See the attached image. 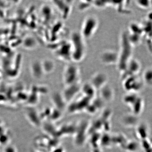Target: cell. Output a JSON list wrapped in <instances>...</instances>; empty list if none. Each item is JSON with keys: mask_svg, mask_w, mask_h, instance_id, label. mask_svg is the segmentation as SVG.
<instances>
[{"mask_svg": "<svg viewBox=\"0 0 152 152\" xmlns=\"http://www.w3.org/2000/svg\"><path fill=\"white\" fill-rule=\"evenodd\" d=\"M69 40L72 48V61L75 63L81 62L87 55L86 40L80 32L75 31L72 33Z\"/></svg>", "mask_w": 152, "mask_h": 152, "instance_id": "cell-1", "label": "cell"}, {"mask_svg": "<svg viewBox=\"0 0 152 152\" xmlns=\"http://www.w3.org/2000/svg\"><path fill=\"white\" fill-rule=\"evenodd\" d=\"M132 45L130 43L128 36L125 33H123L120 39V49L118 52V61L117 66L118 69L122 72L124 70L131 58V49Z\"/></svg>", "mask_w": 152, "mask_h": 152, "instance_id": "cell-2", "label": "cell"}, {"mask_svg": "<svg viewBox=\"0 0 152 152\" xmlns=\"http://www.w3.org/2000/svg\"><path fill=\"white\" fill-rule=\"evenodd\" d=\"M99 26V21L96 17L93 15L86 17L82 23L80 32L85 39H89L94 35Z\"/></svg>", "mask_w": 152, "mask_h": 152, "instance_id": "cell-3", "label": "cell"}, {"mask_svg": "<svg viewBox=\"0 0 152 152\" xmlns=\"http://www.w3.org/2000/svg\"><path fill=\"white\" fill-rule=\"evenodd\" d=\"M81 73L76 65L69 64L65 67L63 74V81L66 86L80 84Z\"/></svg>", "mask_w": 152, "mask_h": 152, "instance_id": "cell-4", "label": "cell"}, {"mask_svg": "<svg viewBox=\"0 0 152 152\" xmlns=\"http://www.w3.org/2000/svg\"><path fill=\"white\" fill-rule=\"evenodd\" d=\"M56 55L59 59L64 61H72V48L70 41H62L56 51Z\"/></svg>", "mask_w": 152, "mask_h": 152, "instance_id": "cell-5", "label": "cell"}, {"mask_svg": "<svg viewBox=\"0 0 152 152\" xmlns=\"http://www.w3.org/2000/svg\"><path fill=\"white\" fill-rule=\"evenodd\" d=\"M99 58L102 64L105 65H117L118 61V52L109 49L105 50L101 53Z\"/></svg>", "mask_w": 152, "mask_h": 152, "instance_id": "cell-6", "label": "cell"}, {"mask_svg": "<svg viewBox=\"0 0 152 152\" xmlns=\"http://www.w3.org/2000/svg\"><path fill=\"white\" fill-rule=\"evenodd\" d=\"M72 1H56L55 4L61 15L63 18L66 20L70 15L72 8Z\"/></svg>", "mask_w": 152, "mask_h": 152, "instance_id": "cell-7", "label": "cell"}, {"mask_svg": "<svg viewBox=\"0 0 152 152\" xmlns=\"http://www.w3.org/2000/svg\"><path fill=\"white\" fill-rule=\"evenodd\" d=\"M108 80V76L105 73L102 72H99L92 77L90 83L96 89H101L107 85Z\"/></svg>", "mask_w": 152, "mask_h": 152, "instance_id": "cell-8", "label": "cell"}, {"mask_svg": "<svg viewBox=\"0 0 152 152\" xmlns=\"http://www.w3.org/2000/svg\"><path fill=\"white\" fill-rule=\"evenodd\" d=\"M44 74H49L54 70L55 64L53 61L50 59H46L41 63Z\"/></svg>", "mask_w": 152, "mask_h": 152, "instance_id": "cell-9", "label": "cell"}, {"mask_svg": "<svg viewBox=\"0 0 152 152\" xmlns=\"http://www.w3.org/2000/svg\"><path fill=\"white\" fill-rule=\"evenodd\" d=\"M93 6L99 9H104L106 7L110 6V1H93Z\"/></svg>", "mask_w": 152, "mask_h": 152, "instance_id": "cell-10", "label": "cell"}, {"mask_svg": "<svg viewBox=\"0 0 152 152\" xmlns=\"http://www.w3.org/2000/svg\"><path fill=\"white\" fill-rule=\"evenodd\" d=\"M93 6V1H82L78 6L79 10L81 11H85L88 10Z\"/></svg>", "mask_w": 152, "mask_h": 152, "instance_id": "cell-11", "label": "cell"}, {"mask_svg": "<svg viewBox=\"0 0 152 152\" xmlns=\"http://www.w3.org/2000/svg\"><path fill=\"white\" fill-rule=\"evenodd\" d=\"M136 3L138 7L142 9L149 8L151 5L149 1H137Z\"/></svg>", "mask_w": 152, "mask_h": 152, "instance_id": "cell-12", "label": "cell"}]
</instances>
